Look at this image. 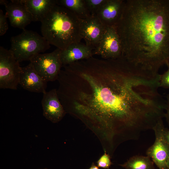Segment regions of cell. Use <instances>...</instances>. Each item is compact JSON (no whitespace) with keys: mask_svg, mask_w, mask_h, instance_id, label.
Returning <instances> with one entry per match:
<instances>
[{"mask_svg":"<svg viewBox=\"0 0 169 169\" xmlns=\"http://www.w3.org/2000/svg\"><path fill=\"white\" fill-rule=\"evenodd\" d=\"M104 152L97 161V166L99 167L109 169L112 164L110 160V156L106 152Z\"/></svg>","mask_w":169,"mask_h":169,"instance_id":"cell-19","label":"cell"},{"mask_svg":"<svg viewBox=\"0 0 169 169\" xmlns=\"http://www.w3.org/2000/svg\"><path fill=\"white\" fill-rule=\"evenodd\" d=\"M125 1L107 0L96 15L105 27H115L124 9Z\"/></svg>","mask_w":169,"mask_h":169,"instance_id":"cell-12","label":"cell"},{"mask_svg":"<svg viewBox=\"0 0 169 169\" xmlns=\"http://www.w3.org/2000/svg\"><path fill=\"white\" fill-rule=\"evenodd\" d=\"M48 169L47 168H43V169Z\"/></svg>","mask_w":169,"mask_h":169,"instance_id":"cell-27","label":"cell"},{"mask_svg":"<svg viewBox=\"0 0 169 169\" xmlns=\"http://www.w3.org/2000/svg\"><path fill=\"white\" fill-rule=\"evenodd\" d=\"M41 104L44 116L53 123L61 121L66 112L59 100L57 89L43 94Z\"/></svg>","mask_w":169,"mask_h":169,"instance_id":"cell-10","label":"cell"},{"mask_svg":"<svg viewBox=\"0 0 169 169\" xmlns=\"http://www.w3.org/2000/svg\"><path fill=\"white\" fill-rule=\"evenodd\" d=\"M61 50L57 48L51 53L39 54L29 61L40 76L46 82L57 80L63 67L60 54Z\"/></svg>","mask_w":169,"mask_h":169,"instance_id":"cell-6","label":"cell"},{"mask_svg":"<svg viewBox=\"0 0 169 169\" xmlns=\"http://www.w3.org/2000/svg\"><path fill=\"white\" fill-rule=\"evenodd\" d=\"M168 169H169V161L168 164Z\"/></svg>","mask_w":169,"mask_h":169,"instance_id":"cell-26","label":"cell"},{"mask_svg":"<svg viewBox=\"0 0 169 169\" xmlns=\"http://www.w3.org/2000/svg\"><path fill=\"white\" fill-rule=\"evenodd\" d=\"M56 4L67 9L80 19H86L91 15L84 0H56Z\"/></svg>","mask_w":169,"mask_h":169,"instance_id":"cell-16","label":"cell"},{"mask_svg":"<svg viewBox=\"0 0 169 169\" xmlns=\"http://www.w3.org/2000/svg\"><path fill=\"white\" fill-rule=\"evenodd\" d=\"M115 28L128 62L155 74L169 67V0L125 1Z\"/></svg>","mask_w":169,"mask_h":169,"instance_id":"cell-2","label":"cell"},{"mask_svg":"<svg viewBox=\"0 0 169 169\" xmlns=\"http://www.w3.org/2000/svg\"><path fill=\"white\" fill-rule=\"evenodd\" d=\"M9 2L5 0H0V4L1 5H4L5 6L7 5Z\"/></svg>","mask_w":169,"mask_h":169,"instance_id":"cell-24","label":"cell"},{"mask_svg":"<svg viewBox=\"0 0 169 169\" xmlns=\"http://www.w3.org/2000/svg\"><path fill=\"white\" fill-rule=\"evenodd\" d=\"M33 22H41L56 4V0H22Z\"/></svg>","mask_w":169,"mask_h":169,"instance_id":"cell-15","label":"cell"},{"mask_svg":"<svg viewBox=\"0 0 169 169\" xmlns=\"http://www.w3.org/2000/svg\"><path fill=\"white\" fill-rule=\"evenodd\" d=\"M87 7L91 14H95L107 0H84Z\"/></svg>","mask_w":169,"mask_h":169,"instance_id":"cell-18","label":"cell"},{"mask_svg":"<svg viewBox=\"0 0 169 169\" xmlns=\"http://www.w3.org/2000/svg\"><path fill=\"white\" fill-rule=\"evenodd\" d=\"M8 18L5 14H4L3 10L0 9V36L4 34L8 27L7 20Z\"/></svg>","mask_w":169,"mask_h":169,"instance_id":"cell-20","label":"cell"},{"mask_svg":"<svg viewBox=\"0 0 169 169\" xmlns=\"http://www.w3.org/2000/svg\"><path fill=\"white\" fill-rule=\"evenodd\" d=\"M163 133L164 138L167 142L169 144V130L165 128Z\"/></svg>","mask_w":169,"mask_h":169,"instance_id":"cell-23","label":"cell"},{"mask_svg":"<svg viewBox=\"0 0 169 169\" xmlns=\"http://www.w3.org/2000/svg\"><path fill=\"white\" fill-rule=\"evenodd\" d=\"M95 48L81 42L73 43L61 50L60 57L63 66L93 57Z\"/></svg>","mask_w":169,"mask_h":169,"instance_id":"cell-14","label":"cell"},{"mask_svg":"<svg viewBox=\"0 0 169 169\" xmlns=\"http://www.w3.org/2000/svg\"><path fill=\"white\" fill-rule=\"evenodd\" d=\"M61 102L66 112L80 120L96 136L104 150L115 151L141 133L150 103L145 82L119 59L93 57L70 65Z\"/></svg>","mask_w":169,"mask_h":169,"instance_id":"cell-1","label":"cell"},{"mask_svg":"<svg viewBox=\"0 0 169 169\" xmlns=\"http://www.w3.org/2000/svg\"><path fill=\"white\" fill-rule=\"evenodd\" d=\"M89 169H99V167L93 163Z\"/></svg>","mask_w":169,"mask_h":169,"instance_id":"cell-25","label":"cell"},{"mask_svg":"<svg viewBox=\"0 0 169 169\" xmlns=\"http://www.w3.org/2000/svg\"><path fill=\"white\" fill-rule=\"evenodd\" d=\"M42 36L61 50L81 42L80 20L72 12L56 4L41 22Z\"/></svg>","mask_w":169,"mask_h":169,"instance_id":"cell-3","label":"cell"},{"mask_svg":"<svg viewBox=\"0 0 169 169\" xmlns=\"http://www.w3.org/2000/svg\"><path fill=\"white\" fill-rule=\"evenodd\" d=\"M93 53L104 59H116L122 55L121 42L115 27H105L102 38Z\"/></svg>","mask_w":169,"mask_h":169,"instance_id":"cell-8","label":"cell"},{"mask_svg":"<svg viewBox=\"0 0 169 169\" xmlns=\"http://www.w3.org/2000/svg\"><path fill=\"white\" fill-rule=\"evenodd\" d=\"M5 7V14L13 27L24 30L33 21L32 16L22 0H12Z\"/></svg>","mask_w":169,"mask_h":169,"instance_id":"cell-11","label":"cell"},{"mask_svg":"<svg viewBox=\"0 0 169 169\" xmlns=\"http://www.w3.org/2000/svg\"><path fill=\"white\" fill-rule=\"evenodd\" d=\"M165 128L162 118L160 119L153 127L155 139L153 144L146 151L159 169H168L169 161V144L164 136Z\"/></svg>","mask_w":169,"mask_h":169,"instance_id":"cell-7","label":"cell"},{"mask_svg":"<svg viewBox=\"0 0 169 169\" xmlns=\"http://www.w3.org/2000/svg\"><path fill=\"white\" fill-rule=\"evenodd\" d=\"M21 68L12 51L0 47V88L16 90Z\"/></svg>","mask_w":169,"mask_h":169,"instance_id":"cell-5","label":"cell"},{"mask_svg":"<svg viewBox=\"0 0 169 169\" xmlns=\"http://www.w3.org/2000/svg\"><path fill=\"white\" fill-rule=\"evenodd\" d=\"M10 50L19 62L29 61L35 55L44 52L50 48V44L36 32L24 29L11 37Z\"/></svg>","mask_w":169,"mask_h":169,"instance_id":"cell-4","label":"cell"},{"mask_svg":"<svg viewBox=\"0 0 169 169\" xmlns=\"http://www.w3.org/2000/svg\"><path fill=\"white\" fill-rule=\"evenodd\" d=\"M80 34L85 44L95 48L97 46L104 33L105 26L95 14H91L84 19H80Z\"/></svg>","mask_w":169,"mask_h":169,"instance_id":"cell-9","label":"cell"},{"mask_svg":"<svg viewBox=\"0 0 169 169\" xmlns=\"http://www.w3.org/2000/svg\"><path fill=\"white\" fill-rule=\"evenodd\" d=\"M119 165L125 169H154V163L148 156H134Z\"/></svg>","mask_w":169,"mask_h":169,"instance_id":"cell-17","label":"cell"},{"mask_svg":"<svg viewBox=\"0 0 169 169\" xmlns=\"http://www.w3.org/2000/svg\"><path fill=\"white\" fill-rule=\"evenodd\" d=\"M47 82L30 63L26 66L22 67L19 84L24 89L31 92L44 94L46 91Z\"/></svg>","mask_w":169,"mask_h":169,"instance_id":"cell-13","label":"cell"},{"mask_svg":"<svg viewBox=\"0 0 169 169\" xmlns=\"http://www.w3.org/2000/svg\"><path fill=\"white\" fill-rule=\"evenodd\" d=\"M164 73L160 75V87L169 89V67Z\"/></svg>","mask_w":169,"mask_h":169,"instance_id":"cell-21","label":"cell"},{"mask_svg":"<svg viewBox=\"0 0 169 169\" xmlns=\"http://www.w3.org/2000/svg\"><path fill=\"white\" fill-rule=\"evenodd\" d=\"M166 112L165 113V117L166 118L167 123L169 126V93L166 96Z\"/></svg>","mask_w":169,"mask_h":169,"instance_id":"cell-22","label":"cell"}]
</instances>
